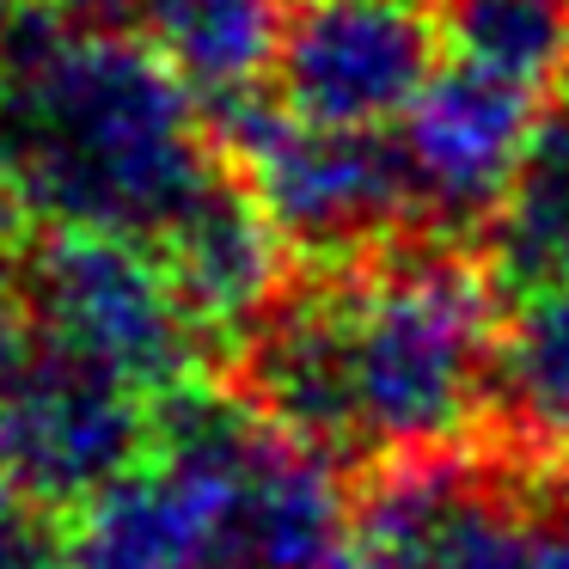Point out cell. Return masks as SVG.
<instances>
[{"mask_svg":"<svg viewBox=\"0 0 569 569\" xmlns=\"http://www.w3.org/2000/svg\"><path fill=\"white\" fill-rule=\"evenodd\" d=\"M227 172L202 92L136 26L31 0L0 56V202L26 233L160 239Z\"/></svg>","mask_w":569,"mask_h":569,"instance_id":"cell-1","label":"cell"},{"mask_svg":"<svg viewBox=\"0 0 569 569\" xmlns=\"http://www.w3.org/2000/svg\"><path fill=\"white\" fill-rule=\"evenodd\" d=\"M331 276L361 459L496 447L508 295L478 251L422 233Z\"/></svg>","mask_w":569,"mask_h":569,"instance_id":"cell-2","label":"cell"},{"mask_svg":"<svg viewBox=\"0 0 569 569\" xmlns=\"http://www.w3.org/2000/svg\"><path fill=\"white\" fill-rule=\"evenodd\" d=\"M209 129L300 270H356L429 233L410 160L386 129H312L270 87L209 99Z\"/></svg>","mask_w":569,"mask_h":569,"instance_id":"cell-3","label":"cell"},{"mask_svg":"<svg viewBox=\"0 0 569 569\" xmlns=\"http://www.w3.org/2000/svg\"><path fill=\"white\" fill-rule=\"evenodd\" d=\"M13 288L43 349L92 361L148 398L214 373L209 337L190 319L160 246L148 239L80 233V227L31 233Z\"/></svg>","mask_w":569,"mask_h":569,"instance_id":"cell-4","label":"cell"},{"mask_svg":"<svg viewBox=\"0 0 569 569\" xmlns=\"http://www.w3.org/2000/svg\"><path fill=\"white\" fill-rule=\"evenodd\" d=\"M153 405L160 398L92 361L31 349L0 392V478L43 515L68 520L153 447Z\"/></svg>","mask_w":569,"mask_h":569,"instance_id":"cell-5","label":"cell"},{"mask_svg":"<svg viewBox=\"0 0 569 569\" xmlns=\"http://www.w3.org/2000/svg\"><path fill=\"white\" fill-rule=\"evenodd\" d=\"M422 0H295L276 50V99L312 129H392L435 80Z\"/></svg>","mask_w":569,"mask_h":569,"instance_id":"cell-6","label":"cell"},{"mask_svg":"<svg viewBox=\"0 0 569 569\" xmlns=\"http://www.w3.org/2000/svg\"><path fill=\"white\" fill-rule=\"evenodd\" d=\"M551 104L527 87H508L478 68H435L422 99L405 111L398 148L410 160L422 197V221L435 239L478 246L490 214L502 209L532 136H539Z\"/></svg>","mask_w":569,"mask_h":569,"instance_id":"cell-7","label":"cell"},{"mask_svg":"<svg viewBox=\"0 0 569 569\" xmlns=\"http://www.w3.org/2000/svg\"><path fill=\"white\" fill-rule=\"evenodd\" d=\"M160 258L172 270L178 295H184L190 319L202 325L214 356H233L251 337V325L282 300V288L295 282L288 270V246L270 227L263 202L251 197V184L227 166L160 239Z\"/></svg>","mask_w":569,"mask_h":569,"instance_id":"cell-8","label":"cell"},{"mask_svg":"<svg viewBox=\"0 0 569 569\" xmlns=\"http://www.w3.org/2000/svg\"><path fill=\"white\" fill-rule=\"evenodd\" d=\"M349 527H356V483L343 459L258 422L239 478L233 551L263 569H325L343 551Z\"/></svg>","mask_w":569,"mask_h":569,"instance_id":"cell-9","label":"cell"},{"mask_svg":"<svg viewBox=\"0 0 569 569\" xmlns=\"http://www.w3.org/2000/svg\"><path fill=\"white\" fill-rule=\"evenodd\" d=\"M496 447L545 490L569 459V282L539 288L508 312Z\"/></svg>","mask_w":569,"mask_h":569,"instance_id":"cell-10","label":"cell"},{"mask_svg":"<svg viewBox=\"0 0 569 569\" xmlns=\"http://www.w3.org/2000/svg\"><path fill=\"white\" fill-rule=\"evenodd\" d=\"M508 300L569 282V92L545 111L502 209L471 246Z\"/></svg>","mask_w":569,"mask_h":569,"instance_id":"cell-11","label":"cell"},{"mask_svg":"<svg viewBox=\"0 0 569 569\" xmlns=\"http://www.w3.org/2000/svg\"><path fill=\"white\" fill-rule=\"evenodd\" d=\"M288 7L295 0H136V26L209 104L270 80Z\"/></svg>","mask_w":569,"mask_h":569,"instance_id":"cell-12","label":"cell"},{"mask_svg":"<svg viewBox=\"0 0 569 569\" xmlns=\"http://www.w3.org/2000/svg\"><path fill=\"white\" fill-rule=\"evenodd\" d=\"M447 62L557 104L569 92V0H429Z\"/></svg>","mask_w":569,"mask_h":569,"instance_id":"cell-13","label":"cell"},{"mask_svg":"<svg viewBox=\"0 0 569 569\" xmlns=\"http://www.w3.org/2000/svg\"><path fill=\"white\" fill-rule=\"evenodd\" d=\"M0 569H68L62 520L0 478Z\"/></svg>","mask_w":569,"mask_h":569,"instance_id":"cell-14","label":"cell"},{"mask_svg":"<svg viewBox=\"0 0 569 569\" xmlns=\"http://www.w3.org/2000/svg\"><path fill=\"white\" fill-rule=\"evenodd\" d=\"M31 361V319L19 288H0V392L13 386V373Z\"/></svg>","mask_w":569,"mask_h":569,"instance_id":"cell-15","label":"cell"},{"mask_svg":"<svg viewBox=\"0 0 569 569\" xmlns=\"http://www.w3.org/2000/svg\"><path fill=\"white\" fill-rule=\"evenodd\" d=\"M26 221H19L7 202H0V288H13V276H19V251H26Z\"/></svg>","mask_w":569,"mask_h":569,"instance_id":"cell-16","label":"cell"},{"mask_svg":"<svg viewBox=\"0 0 569 569\" xmlns=\"http://www.w3.org/2000/svg\"><path fill=\"white\" fill-rule=\"evenodd\" d=\"M26 13H31V0H0V56H7V43H13V31Z\"/></svg>","mask_w":569,"mask_h":569,"instance_id":"cell-17","label":"cell"},{"mask_svg":"<svg viewBox=\"0 0 569 569\" xmlns=\"http://www.w3.org/2000/svg\"><path fill=\"white\" fill-rule=\"evenodd\" d=\"M551 496H563V502H569V459L557 466V478H551Z\"/></svg>","mask_w":569,"mask_h":569,"instance_id":"cell-18","label":"cell"},{"mask_svg":"<svg viewBox=\"0 0 569 569\" xmlns=\"http://www.w3.org/2000/svg\"><path fill=\"white\" fill-rule=\"evenodd\" d=\"M422 7H429V0H422Z\"/></svg>","mask_w":569,"mask_h":569,"instance_id":"cell-19","label":"cell"}]
</instances>
